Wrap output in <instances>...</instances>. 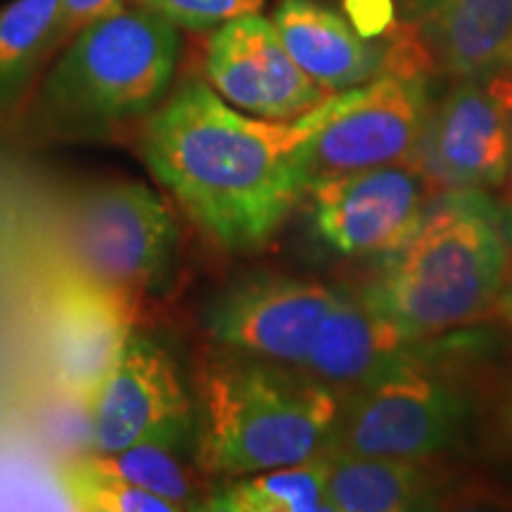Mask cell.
<instances>
[{"instance_id": "obj_1", "label": "cell", "mask_w": 512, "mask_h": 512, "mask_svg": "<svg viewBox=\"0 0 512 512\" xmlns=\"http://www.w3.org/2000/svg\"><path fill=\"white\" fill-rule=\"evenodd\" d=\"M328 100L290 121L240 112L209 83L183 81L145 119L140 157L207 238L261 249L311 185V140Z\"/></svg>"}, {"instance_id": "obj_2", "label": "cell", "mask_w": 512, "mask_h": 512, "mask_svg": "<svg viewBox=\"0 0 512 512\" xmlns=\"http://www.w3.org/2000/svg\"><path fill=\"white\" fill-rule=\"evenodd\" d=\"M204 330L223 351L297 370L337 394L354 392L408 347L361 297L290 275L230 285L204 311Z\"/></svg>"}, {"instance_id": "obj_3", "label": "cell", "mask_w": 512, "mask_h": 512, "mask_svg": "<svg viewBox=\"0 0 512 512\" xmlns=\"http://www.w3.org/2000/svg\"><path fill=\"white\" fill-rule=\"evenodd\" d=\"M512 261V219L484 190H448L382 256L361 299L406 344L475 323L494 306Z\"/></svg>"}, {"instance_id": "obj_4", "label": "cell", "mask_w": 512, "mask_h": 512, "mask_svg": "<svg viewBox=\"0 0 512 512\" xmlns=\"http://www.w3.org/2000/svg\"><path fill=\"white\" fill-rule=\"evenodd\" d=\"M342 399L297 370L223 351L195 382L197 467L214 477L311 463L330 453Z\"/></svg>"}, {"instance_id": "obj_5", "label": "cell", "mask_w": 512, "mask_h": 512, "mask_svg": "<svg viewBox=\"0 0 512 512\" xmlns=\"http://www.w3.org/2000/svg\"><path fill=\"white\" fill-rule=\"evenodd\" d=\"M181 29L121 3L64 43L41 83L34 124L55 140H93L145 121L169 98Z\"/></svg>"}, {"instance_id": "obj_6", "label": "cell", "mask_w": 512, "mask_h": 512, "mask_svg": "<svg viewBox=\"0 0 512 512\" xmlns=\"http://www.w3.org/2000/svg\"><path fill=\"white\" fill-rule=\"evenodd\" d=\"M74 271L114 290H155L171 273L178 226L145 183L112 181L76 197L67 216Z\"/></svg>"}, {"instance_id": "obj_7", "label": "cell", "mask_w": 512, "mask_h": 512, "mask_svg": "<svg viewBox=\"0 0 512 512\" xmlns=\"http://www.w3.org/2000/svg\"><path fill=\"white\" fill-rule=\"evenodd\" d=\"M460 396L403 354L347 394L330 451L422 460L451 444L463 422Z\"/></svg>"}, {"instance_id": "obj_8", "label": "cell", "mask_w": 512, "mask_h": 512, "mask_svg": "<svg viewBox=\"0 0 512 512\" xmlns=\"http://www.w3.org/2000/svg\"><path fill=\"white\" fill-rule=\"evenodd\" d=\"M430 112V86L422 72H384L363 86L332 93L311 140V183L411 159Z\"/></svg>"}, {"instance_id": "obj_9", "label": "cell", "mask_w": 512, "mask_h": 512, "mask_svg": "<svg viewBox=\"0 0 512 512\" xmlns=\"http://www.w3.org/2000/svg\"><path fill=\"white\" fill-rule=\"evenodd\" d=\"M91 451L157 444L178 448L195 427V401L174 356L133 332L117 366L86 403Z\"/></svg>"}, {"instance_id": "obj_10", "label": "cell", "mask_w": 512, "mask_h": 512, "mask_svg": "<svg viewBox=\"0 0 512 512\" xmlns=\"http://www.w3.org/2000/svg\"><path fill=\"white\" fill-rule=\"evenodd\" d=\"M411 159L446 190L501 185L512 164V76L453 88L430 112Z\"/></svg>"}, {"instance_id": "obj_11", "label": "cell", "mask_w": 512, "mask_h": 512, "mask_svg": "<svg viewBox=\"0 0 512 512\" xmlns=\"http://www.w3.org/2000/svg\"><path fill=\"white\" fill-rule=\"evenodd\" d=\"M318 238L349 256H387L418 230L427 209L425 176L384 164L316 178L309 185Z\"/></svg>"}, {"instance_id": "obj_12", "label": "cell", "mask_w": 512, "mask_h": 512, "mask_svg": "<svg viewBox=\"0 0 512 512\" xmlns=\"http://www.w3.org/2000/svg\"><path fill=\"white\" fill-rule=\"evenodd\" d=\"M136 294L79 271L55 280L46 302V351L55 382L86 406L136 330Z\"/></svg>"}, {"instance_id": "obj_13", "label": "cell", "mask_w": 512, "mask_h": 512, "mask_svg": "<svg viewBox=\"0 0 512 512\" xmlns=\"http://www.w3.org/2000/svg\"><path fill=\"white\" fill-rule=\"evenodd\" d=\"M209 86L252 117L290 121L311 112L332 93L311 81L259 12L214 29L207 46Z\"/></svg>"}, {"instance_id": "obj_14", "label": "cell", "mask_w": 512, "mask_h": 512, "mask_svg": "<svg viewBox=\"0 0 512 512\" xmlns=\"http://www.w3.org/2000/svg\"><path fill=\"white\" fill-rule=\"evenodd\" d=\"M271 22L297 67L328 93L363 86L384 72H422L430 62L411 31L382 46L316 0H283Z\"/></svg>"}, {"instance_id": "obj_15", "label": "cell", "mask_w": 512, "mask_h": 512, "mask_svg": "<svg viewBox=\"0 0 512 512\" xmlns=\"http://www.w3.org/2000/svg\"><path fill=\"white\" fill-rule=\"evenodd\" d=\"M430 62L463 81L512 76V0H399Z\"/></svg>"}, {"instance_id": "obj_16", "label": "cell", "mask_w": 512, "mask_h": 512, "mask_svg": "<svg viewBox=\"0 0 512 512\" xmlns=\"http://www.w3.org/2000/svg\"><path fill=\"white\" fill-rule=\"evenodd\" d=\"M332 512H408L437 503V484L418 460L325 453Z\"/></svg>"}, {"instance_id": "obj_17", "label": "cell", "mask_w": 512, "mask_h": 512, "mask_svg": "<svg viewBox=\"0 0 512 512\" xmlns=\"http://www.w3.org/2000/svg\"><path fill=\"white\" fill-rule=\"evenodd\" d=\"M62 0H12L0 10V121L15 117L60 43Z\"/></svg>"}, {"instance_id": "obj_18", "label": "cell", "mask_w": 512, "mask_h": 512, "mask_svg": "<svg viewBox=\"0 0 512 512\" xmlns=\"http://www.w3.org/2000/svg\"><path fill=\"white\" fill-rule=\"evenodd\" d=\"M325 456L311 463L271 467L228 477L207 496L204 510L216 512H332Z\"/></svg>"}, {"instance_id": "obj_19", "label": "cell", "mask_w": 512, "mask_h": 512, "mask_svg": "<svg viewBox=\"0 0 512 512\" xmlns=\"http://www.w3.org/2000/svg\"><path fill=\"white\" fill-rule=\"evenodd\" d=\"M83 467L128 486L150 491L181 510H204L202 484L195 472L176 456V448L143 444L114 453L88 451L74 456Z\"/></svg>"}, {"instance_id": "obj_20", "label": "cell", "mask_w": 512, "mask_h": 512, "mask_svg": "<svg viewBox=\"0 0 512 512\" xmlns=\"http://www.w3.org/2000/svg\"><path fill=\"white\" fill-rule=\"evenodd\" d=\"M57 486L64 501L81 512H178L174 503L138 486L98 475L83 467L76 458H69L60 465Z\"/></svg>"}, {"instance_id": "obj_21", "label": "cell", "mask_w": 512, "mask_h": 512, "mask_svg": "<svg viewBox=\"0 0 512 512\" xmlns=\"http://www.w3.org/2000/svg\"><path fill=\"white\" fill-rule=\"evenodd\" d=\"M140 10L155 12L178 29L209 31L245 15L261 12L266 0H124Z\"/></svg>"}, {"instance_id": "obj_22", "label": "cell", "mask_w": 512, "mask_h": 512, "mask_svg": "<svg viewBox=\"0 0 512 512\" xmlns=\"http://www.w3.org/2000/svg\"><path fill=\"white\" fill-rule=\"evenodd\" d=\"M121 3H124V0H62L60 48H64V43H67L81 27H86L88 22L105 15V12L119 8Z\"/></svg>"}, {"instance_id": "obj_23", "label": "cell", "mask_w": 512, "mask_h": 512, "mask_svg": "<svg viewBox=\"0 0 512 512\" xmlns=\"http://www.w3.org/2000/svg\"><path fill=\"white\" fill-rule=\"evenodd\" d=\"M498 304H501L503 316H505V320H508L510 328H512V261H510L508 275H505V283L501 287V294H498Z\"/></svg>"}]
</instances>
